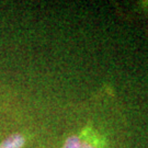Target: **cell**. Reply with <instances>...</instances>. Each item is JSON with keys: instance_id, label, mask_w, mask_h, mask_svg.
<instances>
[{"instance_id": "obj_1", "label": "cell", "mask_w": 148, "mask_h": 148, "mask_svg": "<svg viewBox=\"0 0 148 148\" xmlns=\"http://www.w3.org/2000/svg\"><path fill=\"white\" fill-rule=\"evenodd\" d=\"M24 142L25 139L21 134H13L0 144V148H21L24 145Z\"/></svg>"}, {"instance_id": "obj_2", "label": "cell", "mask_w": 148, "mask_h": 148, "mask_svg": "<svg viewBox=\"0 0 148 148\" xmlns=\"http://www.w3.org/2000/svg\"><path fill=\"white\" fill-rule=\"evenodd\" d=\"M63 148H95V147H93L90 144L86 143L84 140H81L77 136H70L65 142V145H64Z\"/></svg>"}]
</instances>
